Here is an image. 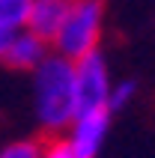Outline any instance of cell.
Wrapping results in <instances>:
<instances>
[{"label": "cell", "instance_id": "1", "mask_svg": "<svg viewBox=\"0 0 155 158\" xmlns=\"http://www.w3.org/2000/svg\"><path fill=\"white\" fill-rule=\"evenodd\" d=\"M33 107L36 119L51 128H69L72 119L78 116V89H75V63L60 57V54H48L45 63L33 72Z\"/></svg>", "mask_w": 155, "mask_h": 158}, {"label": "cell", "instance_id": "2", "mask_svg": "<svg viewBox=\"0 0 155 158\" xmlns=\"http://www.w3.org/2000/svg\"><path fill=\"white\" fill-rule=\"evenodd\" d=\"M102 18H104L102 0H72L69 15L54 39V54H60L72 63L93 54L98 45V36H102Z\"/></svg>", "mask_w": 155, "mask_h": 158}, {"label": "cell", "instance_id": "3", "mask_svg": "<svg viewBox=\"0 0 155 158\" xmlns=\"http://www.w3.org/2000/svg\"><path fill=\"white\" fill-rule=\"evenodd\" d=\"M75 89H78V114L107 110L111 81H107V63L98 51L86 54L75 63Z\"/></svg>", "mask_w": 155, "mask_h": 158}, {"label": "cell", "instance_id": "4", "mask_svg": "<svg viewBox=\"0 0 155 158\" xmlns=\"http://www.w3.org/2000/svg\"><path fill=\"white\" fill-rule=\"evenodd\" d=\"M111 128V110H93V114H78L69 125V149L75 158H95L102 149L104 137Z\"/></svg>", "mask_w": 155, "mask_h": 158}, {"label": "cell", "instance_id": "5", "mask_svg": "<svg viewBox=\"0 0 155 158\" xmlns=\"http://www.w3.org/2000/svg\"><path fill=\"white\" fill-rule=\"evenodd\" d=\"M69 9H72V0H33L27 30L36 33L39 39H45V42H54L66 15H69Z\"/></svg>", "mask_w": 155, "mask_h": 158}, {"label": "cell", "instance_id": "6", "mask_svg": "<svg viewBox=\"0 0 155 158\" xmlns=\"http://www.w3.org/2000/svg\"><path fill=\"white\" fill-rule=\"evenodd\" d=\"M45 57H48V42L39 39L36 33H30V30H21L12 39V48L6 51L3 63L18 72H36L45 63Z\"/></svg>", "mask_w": 155, "mask_h": 158}, {"label": "cell", "instance_id": "7", "mask_svg": "<svg viewBox=\"0 0 155 158\" xmlns=\"http://www.w3.org/2000/svg\"><path fill=\"white\" fill-rule=\"evenodd\" d=\"M30 6L33 0H0V30H9V33L27 30Z\"/></svg>", "mask_w": 155, "mask_h": 158}, {"label": "cell", "instance_id": "8", "mask_svg": "<svg viewBox=\"0 0 155 158\" xmlns=\"http://www.w3.org/2000/svg\"><path fill=\"white\" fill-rule=\"evenodd\" d=\"M45 155V146L36 140H15L0 149V158H42Z\"/></svg>", "mask_w": 155, "mask_h": 158}, {"label": "cell", "instance_id": "9", "mask_svg": "<svg viewBox=\"0 0 155 158\" xmlns=\"http://www.w3.org/2000/svg\"><path fill=\"white\" fill-rule=\"evenodd\" d=\"M134 81H119V84H113L111 87V98H107V110H122V107L131 102V96H134Z\"/></svg>", "mask_w": 155, "mask_h": 158}, {"label": "cell", "instance_id": "10", "mask_svg": "<svg viewBox=\"0 0 155 158\" xmlns=\"http://www.w3.org/2000/svg\"><path fill=\"white\" fill-rule=\"evenodd\" d=\"M42 158H75V155H72V149H69L66 140H57V143H51V146L45 149Z\"/></svg>", "mask_w": 155, "mask_h": 158}, {"label": "cell", "instance_id": "11", "mask_svg": "<svg viewBox=\"0 0 155 158\" xmlns=\"http://www.w3.org/2000/svg\"><path fill=\"white\" fill-rule=\"evenodd\" d=\"M18 33H9V30H0V63H3V57H6V51L12 48V39H15Z\"/></svg>", "mask_w": 155, "mask_h": 158}]
</instances>
